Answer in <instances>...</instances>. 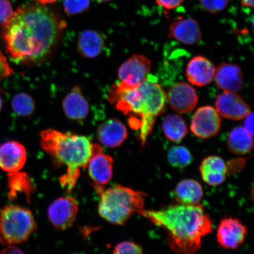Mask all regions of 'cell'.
<instances>
[{
    "instance_id": "6da1fadb",
    "label": "cell",
    "mask_w": 254,
    "mask_h": 254,
    "mask_svg": "<svg viewBox=\"0 0 254 254\" xmlns=\"http://www.w3.org/2000/svg\"><path fill=\"white\" fill-rule=\"evenodd\" d=\"M66 27L65 21L53 9L31 3L14 11L2 25L1 35L14 61L38 62L52 52Z\"/></svg>"
},
{
    "instance_id": "7a4b0ae2",
    "label": "cell",
    "mask_w": 254,
    "mask_h": 254,
    "mask_svg": "<svg viewBox=\"0 0 254 254\" xmlns=\"http://www.w3.org/2000/svg\"><path fill=\"white\" fill-rule=\"evenodd\" d=\"M139 215L168 232L170 249L180 254H194L201 249L202 238L213 230L210 217L202 205H170L160 209H144Z\"/></svg>"
},
{
    "instance_id": "3957f363",
    "label": "cell",
    "mask_w": 254,
    "mask_h": 254,
    "mask_svg": "<svg viewBox=\"0 0 254 254\" xmlns=\"http://www.w3.org/2000/svg\"><path fill=\"white\" fill-rule=\"evenodd\" d=\"M109 100L119 111L129 117L131 128L139 129L142 147L153 129L155 120L164 112L167 103V94L157 78L148 75L135 87L123 86L119 82L111 87Z\"/></svg>"
},
{
    "instance_id": "277c9868",
    "label": "cell",
    "mask_w": 254,
    "mask_h": 254,
    "mask_svg": "<svg viewBox=\"0 0 254 254\" xmlns=\"http://www.w3.org/2000/svg\"><path fill=\"white\" fill-rule=\"evenodd\" d=\"M93 144L85 136L66 134L54 129L41 133V146L66 167V173L60 179L62 185L71 190L80 176V169L87 166L93 153Z\"/></svg>"
},
{
    "instance_id": "5b68a950",
    "label": "cell",
    "mask_w": 254,
    "mask_h": 254,
    "mask_svg": "<svg viewBox=\"0 0 254 254\" xmlns=\"http://www.w3.org/2000/svg\"><path fill=\"white\" fill-rule=\"evenodd\" d=\"M98 212L111 223L125 225L135 214L144 210L146 194L128 187L117 186L100 193Z\"/></svg>"
},
{
    "instance_id": "8992f818",
    "label": "cell",
    "mask_w": 254,
    "mask_h": 254,
    "mask_svg": "<svg viewBox=\"0 0 254 254\" xmlns=\"http://www.w3.org/2000/svg\"><path fill=\"white\" fill-rule=\"evenodd\" d=\"M37 224L33 213L15 205H6L0 212V243L9 245L26 241L36 231Z\"/></svg>"
},
{
    "instance_id": "52a82bcc",
    "label": "cell",
    "mask_w": 254,
    "mask_h": 254,
    "mask_svg": "<svg viewBox=\"0 0 254 254\" xmlns=\"http://www.w3.org/2000/svg\"><path fill=\"white\" fill-rule=\"evenodd\" d=\"M113 159L103 153L100 145L93 144V153L89 161L88 174L99 193L103 191V187L109 183L113 175Z\"/></svg>"
},
{
    "instance_id": "ba28073f",
    "label": "cell",
    "mask_w": 254,
    "mask_h": 254,
    "mask_svg": "<svg viewBox=\"0 0 254 254\" xmlns=\"http://www.w3.org/2000/svg\"><path fill=\"white\" fill-rule=\"evenodd\" d=\"M151 67V63L147 57L133 55L119 69V83L127 87H137L147 78Z\"/></svg>"
},
{
    "instance_id": "9c48e42d",
    "label": "cell",
    "mask_w": 254,
    "mask_h": 254,
    "mask_svg": "<svg viewBox=\"0 0 254 254\" xmlns=\"http://www.w3.org/2000/svg\"><path fill=\"white\" fill-rule=\"evenodd\" d=\"M78 204L72 196H64L55 200L48 209V216L54 227L65 231L70 228L77 218Z\"/></svg>"
},
{
    "instance_id": "30bf717a",
    "label": "cell",
    "mask_w": 254,
    "mask_h": 254,
    "mask_svg": "<svg viewBox=\"0 0 254 254\" xmlns=\"http://www.w3.org/2000/svg\"><path fill=\"white\" fill-rule=\"evenodd\" d=\"M221 127V119L217 111L211 106H204L196 111L190 128L197 137L206 139L217 135Z\"/></svg>"
},
{
    "instance_id": "8fae6325",
    "label": "cell",
    "mask_w": 254,
    "mask_h": 254,
    "mask_svg": "<svg viewBox=\"0 0 254 254\" xmlns=\"http://www.w3.org/2000/svg\"><path fill=\"white\" fill-rule=\"evenodd\" d=\"M247 233L246 225L238 219L225 217L218 225L217 242L224 249L236 250L245 242Z\"/></svg>"
},
{
    "instance_id": "7c38bea8",
    "label": "cell",
    "mask_w": 254,
    "mask_h": 254,
    "mask_svg": "<svg viewBox=\"0 0 254 254\" xmlns=\"http://www.w3.org/2000/svg\"><path fill=\"white\" fill-rule=\"evenodd\" d=\"M167 98L171 109L182 114L190 112L198 102L194 88L184 82L173 85L168 91Z\"/></svg>"
},
{
    "instance_id": "4fadbf2b",
    "label": "cell",
    "mask_w": 254,
    "mask_h": 254,
    "mask_svg": "<svg viewBox=\"0 0 254 254\" xmlns=\"http://www.w3.org/2000/svg\"><path fill=\"white\" fill-rule=\"evenodd\" d=\"M215 107L220 116L233 120L244 119L251 112L250 106L243 98L232 92L224 91L218 95Z\"/></svg>"
},
{
    "instance_id": "5bb4252c",
    "label": "cell",
    "mask_w": 254,
    "mask_h": 254,
    "mask_svg": "<svg viewBox=\"0 0 254 254\" xmlns=\"http://www.w3.org/2000/svg\"><path fill=\"white\" fill-rule=\"evenodd\" d=\"M26 160V151L20 143L10 141L0 145V168L5 172H18Z\"/></svg>"
},
{
    "instance_id": "9a60e30c",
    "label": "cell",
    "mask_w": 254,
    "mask_h": 254,
    "mask_svg": "<svg viewBox=\"0 0 254 254\" xmlns=\"http://www.w3.org/2000/svg\"><path fill=\"white\" fill-rule=\"evenodd\" d=\"M214 79L216 84L224 91L238 93L244 85L243 74L238 65L223 63L215 68Z\"/></svg>"
},
{
    "instance_id": "2e32d148",
    "label": "cell",
    "mask_w": 254,
    "mask_h": 254,
    "mask_svg": "<svg viewBox=\"0 0 254 254\" xmlns=\"http://www.w3.org/2000/svg\"><path fill=\"white\" fill-rule=\"evenodd\" d=\"M215 72V66L210 60L204 57L196 56L187 65L186 75L190 83L203 87L210 83Z\"/></svg>"
},
{
    "instance_id": "e0dca14e",
    "label": "cell",
    "mask_w": 254,
    "mask_h": 254,
    "mask_svg": "<svg viewBox=\"0 0 254 254\" xmlns=\"http://www.w3.org/2000/svg\"><path fill=\"white\" fill-rule=\"evenodd\" d=\"M199 172L204 182L210 186L221 185L226 180L228 168L221 157L211 155L202 160Z\"/></svg>"
},
{
    "instance_id": "ac0fdd59",
    "label": "cell",
    "mask_w": 254,
    "mask_h": 254,
    "mask_svg": "<svg viewBox=\"0 0 254 254\" xmlns=\"http://www.w3.org/2000/svg\"><path fill=\"white\" fill-rule=\"evenodd\" d=\"M128 131L126 127L117 119L107 121L101 125L97 131L98 140L106 147H119L126 140Z\"/></svg>"
},
{
    "instance_id": "d6986e66",
    "label": "cell",
    "mask_w": 254,
    "mask_h": 254,
    "mask_svg": "<svg viewBox=\"0 0 254 254\" xmlns=\"http://www.w3.org/2000/svg\"><path fill=\"white\" fill-rule=\"evenodd\" d=\"M169 37L186 45L197 43L201 38L199 25L194 19L185 18L174 22L170 28Z\"/></svg>"
},
{
    "instance_id": "ffe728a7",
    "label": "cell",
    "mask_w": 254,
    "mask_h": 254,
    "mask_svg": "<svg viewBox=\"0 0 254 254\" xmlns=\"http://www.w3.org/2000/svg\"><path fill=\"white\" fill-rule=\"evenodd\" d=\"M204 190L201 184L192 179L181 181L174 190V198L178 204L195 205L201 202Z\"/></svg>"
},
{
    "instance_id": "44dd1931",
    "label": "cell",
    "mask_w": 254,
    "mask_h": 254,
    "mask_svg": "<svg viewBox=\"0 0 254 254\" xmlns=\"http://www.w3.org/2000/svg\"><path fill=\"white\" fill-rule=\"evenodd\" d=\"M63 107L66 116L73 120H83L88 114V103L78 87L72 88L66 95L63 100Z\"/></svg>"
},
{
    "instance_id": "7402d4cb",
    "label": "cell",
    "mask_w": 254,
    "mask_h": 254,
    "mask_svg": "<svg viewBox=\"0 0 254 254\" xmlns=\"http://www.w3.org/2000/svg\"><path fill=\"white\" fill-rule=\"evenodd\" d=\"M104 39L97 31L85 30L79 34L77 49L80 55L86 58H94L102 52Z\"/></svg>"
},
{
    "instance_id": "603a6c76",
    "label": "cell",
    "mask_w": 254,
    "mask_h": 254,
    "mask_svg": "<svg viewBox=\"0 0 254 254\" xmlns=\"http://www.w3.org/2000/svg\"><path fill=\"white\" fill-rule=\"evenodd\" d=\"M228 148L233 154L244 155L249 153L253 148V136L243 127L234 128L227 139Z\"/></svg>"
},
{
    "instance_id": "cb8c5ba5",
    "label": "cell",
    "mask_w": 254,
    "mask_h": 254,
    "mask_svg": "<svg viewBox=\"0 0 254 254\" xmlns=\"http://www.w3.org/2000/svg\"><path fill=\"white\" fill-rule=\"evenodd\" d=\"M162 127L165 135L174 142L182 141L188 132L185 121L177 114L167 116L164 120Z\"/></svg>"
},
{
    "instance_id": "d4e9b609",
    "label": "cell",
    "mask_w": 254,
    "mask_h": 254,
    "mask_svg": "<svg viewBox=\"0 0 254 254\" xmlns=\"http://www.w3.org/2000/svg\"><path fill=\"white\" fill-rule=\"evenodd\" d=\"M167 159L171 166L184 169L192 163V157L189 149L184 146H175L168 152Z\"/></svg>"
},
{
    "instance_id": "484cf974",
    "label": "cell",
    "mask_w": 254,
    "mask_h": 254,
    "mask_svg": "<svg viewBox=\"0 0 254 254\" xmlns=\"http://www.w3.org/2000/svg\"><path fill=\"white\" fill-rule=\"evenodd\" d=\"M12 108L14 113L21 117L30 116L35 109V102L30 95L19 93L12 100Z\"/></svg>"
},
{
    "instance_id": "4316f807",
    "label": "cell",
    "mask_w": 254,
    "mask_h": 254,
    "mask_svg": "<svg viewBox=\"0 0 254 254\" xmlns=\"http://www.w3.org/2000/svg\"><path fill=\"white\" fill-rule=\"evenodd\" d=\"M63 7L68 15L82 13L90 8V0H63Z\"/></svg>"
},
{
    "instance_id": "83f0119b",
    "label": "cell",
    "mask_w": 254,
    "mask_h": 254,
    "mask_svg": "<svg viewBox=\"0 0 254 254\" xmlns=\"http://www.w3.org/2000/svg\"><path fill=\"white\" fill-rule=\"evenodd\" d=\"M113 254H144L142 247L132 241H123L116 246Z\"/></svg>"
},
{
    "instance_id": "f1b7e54d",
    "label": "cell",
    "mask_w": 254,
    "mask_h": 254,
    "mask_svg": "<svg viewBox=\"0 0 254 254\" xmlns=\"http://www.w3.org/2000/svg\"><path fill=\"white\" fill-rule=\"evenodd\" d=\"M203 8L211 14L218 13L227 8L230 0H199Z\"/></svg>"
},
{
    "instance_id": "f546056e",
    "label": "cell",
    "mask_w": 254,
    "mask_h": 254,
    "mask_svg": "<svg viewBox=\"0 0 254 254\" xmlns=\"http://www.w3.org/2000/svg\"><path fill=\"white\" fill-rule=\"evenodd\" d=\"M14 11L9 0H0V25L5 24L13 15Z\"/></svg>"
},
{
    "instance_id": "4dcf8cb0",
    "label": "cell",
    "mask_w": 254,
    "mask_h": 254,
    "mask_svg": "<svg viewBox=\"0 0 254 254\" xmlns=\"http://www.w3.org/2000/svg\"><path fill=\"white\" fill-rule=\"evenodd\" d=\"M13 73L7 59L0 50V81L13 74Z\"/></svg>"
},
{
    "instance_id": "1f68e13d",
    "label": "cell",
    "mask_w": 254,
    "mask_h": 254,
    "mask_svg": "<svg viewBox=\"0 0 254 254\" xmlns=\"http://www.w3.org/2000/svg\"><path fill=\"white\" fill-rule=\"evenodd\" d=\"M159 5L168 9L176 8L185 0H155Z\"/></svg>"
},
{
    "instance_id": "d6a6232c",
    "label": "cell",
    "mask_w": 254,
    "mask_h": 254,
    "mask_svg": "<svg viewBox=\"0 0 254 254\" xmlns=\"http://www.w3.org/2000/svg\"><path fill=\"white\" fill-rule=\"evenodd\" d=\"M244 119V128L252 135H254V114L252 111Z\"/></svg>"
},
{
    "instance_id": "836d02e7",
    "label": "cell",
    "mask_w": 254,
    "mask_h": 254,
    "mask_svg": "<svg viewBox=\"0 0 254 254\" xmlns=\"http://www.w3.org/2000/svg\"><path fill=\"white\" fill-rule=\"evenodd\" d=\"M1 254H25L20 249L17 247L9 246L3 250Z\"/></svg>"
},
{
    "instance_id": "e575fe53",
    "label": "cell",
    "mask_w": 254,
    "mask_h": 254,
    "mask_svg": "<svg viewBox=\"0 0 254 254\" xmlns=\"http://www.w3.org/2000/svg\"><path fill=\"white\" fill-rule=\"evenodd\" d=\"M241 1L244 7L253 8L254 0H241Z\"/></svg>"
},
{
    "instance_id": "d590c367",
    "label": "cell",
    "mask_w": 254,
    "mask_h": 254,
    "mask_svg": "<svg viewBox=\"0 0 254 254\" xmlns=\"http://www.w3.org/2000/svg\"><path fill=\"white\" fill-rule=\"evenodd\" d=\"M39 4L46 5L49 4H52L55 3L57 0H36Z\"/></svg>"
},
{
    "instance_id": "8d00e7d4",
    "label": "cell",
    "mask_w": 254,
    "mask_h": 254,
    "mask_svg": "<svg viewBox=\"0 0 254 254\" xmlns=\"http://www.w3.org/2000/svg\"><path fill=\"white\" fill-rule=\"evenodd\" d=\"M95 1L98 2H106L108 1H110L111 0H95Z\"/></svg>"
},
{
    "instance_id": "74e56055",
    "label": "cell",
    "mask_w": 254,
    "mask_h": 254,
    "mask_svg": "<svg viewBox=\"0 0 254 254\" xmlns=\"http://www.w3.org/2000/svg\"><path fill=\"white\" fill-rule=\"evenodd\" d=\"M2 107V100L1 95H0V111H1Z\"/></svg>"
}]
</instances>
